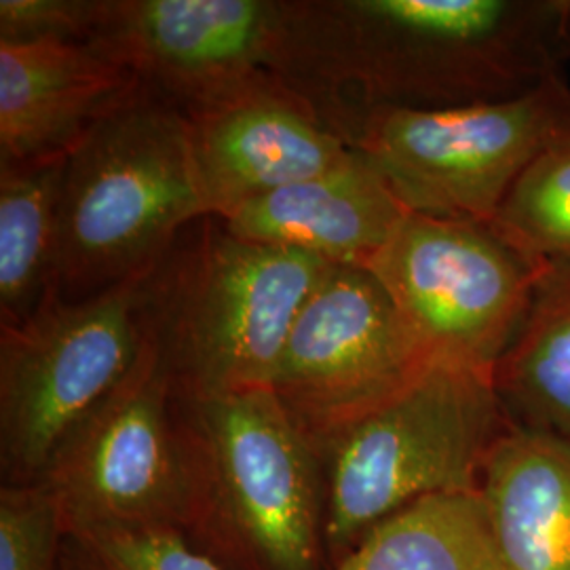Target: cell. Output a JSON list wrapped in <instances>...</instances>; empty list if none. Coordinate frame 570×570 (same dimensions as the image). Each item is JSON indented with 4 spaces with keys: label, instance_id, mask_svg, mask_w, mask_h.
<instances>
[{
    "label": "cell",
    "instance_id": "18",
    "mask_svg": "<svg viewBox=\"0 0 570 570\" xmlns=\"http://www.w3.org/2000/svg\"><path fill=\"white\" fill-rule=\"evenodd\" d=\"M63 167L0 165V327L26 322L53 287Z\"/></svg>",
    "mask_w": 570,
    "mask_h": 570
},
{
    "label": "cell",
    "instance_id": "3",
    "mask_svg": "<svg viewBox=\"0 0 570 570\" xmlns=\"http://www.w3.org/2000/svg\"><path fill=\"white\" fill-rule=\"evenodd\" d=\"M202 218L188 119L140 87L66 157L53 287L81 301L146 275Z\"/></svg>",
    "mask_w": 570,
    "mask_h": 570
},
{
    "label": "cell",
    "instance_id": "15",
    "mask_svg": "<svg viewBox=\"0 0 570 570\" xmlns=\"http://www.w3.org/2000/svg\"><path fill=\"white\" fill-rule=\"evenodd\" d=\"M480 494L499 570H570V442L511 423Z\"/></svg>",
    "mask_w": 570,
    "mask_h": 570
},
{
    "label": "cell",
    "instance_id": "9",
    "mask_svg": "<svg viewBox=\"0 0 570 570\" xmlns=\"http://www.w3.org/2000/svg\"><path fill=\"white\" fill-rule=\"evenodd\" d=\"M366 268L433 362L494 374L546 266L489 225L406 214Z\"/></svg>",
    "mask_w": 570,
    "mask_h": 570
},
{
    "label": "cell",
    "instance_id": "20",
    "mask_svg": "<svg viewBox=\"0 0 570 570\" xmlns=\"http://www.w3.org/2000/svg\"><path fill=\"white\" fill-rule=\"evenodd\" d=\"M63 570H225L169 527H117L63 534Z\"/></svg>",
    "mask_w": 570,
    "mask_h": 570
},
{
    "label": "cell",
    "instance_id": "6",
    "mask_svg": "<svg viewBox=\"0 0 570 570\" xmlns=\"http://www.w3.org/2000/svg\"><path fill=\"white\" fill-rule=\"evenodd\" d=\"M146 275L81 301L51 287L26 322L0 327L4 484L39 482L63 440L136 366Z\"/></svg>",
    "mask_w": 570,
    "mask_h": 570
},
{
    "label": "cell",
    "instance_id": "11",
    "mask_svg": "<svg viewBox=\"0 0 570 570\" xmlns=\"http://www.w3.org/2000/svg\"><path fill=\"white\" fill-rule=\"evenodd\" d=\"M282 30L284 0H102L87 47L193 115L273 75Z\"/></svg>",
    "mask_w": 570,
    "mask_h": 570
},
{
    "label": "cell",
    "instance_id": "16",
    "mask_svg": "<svg viewBox=\"0 0 570 570\" xmlns=\"http://www.w3.org/2000/svg\"><path fill=\"white\" fill-rule=\"evenodd\" d=\"M513 425L570 442V265H548L518 336L494 367Z\"/></svg>",
    "mask_w": 570,
    "mask_h": 570
},
{
    "label": "cell",
    "instance_id": "5",
    "mask_svg": "<svg viewBox=\"0 0 570 570\" xmlns=\"http://www.w3.org/2000/svg\"><path fill=\"white\" fill-rule=\"evenodd\" d=\"M63 532L207 524L209 459L188 402L157 348L142 353L42 473Z\"/></svg>",
    "mask_w": 570,
    "mask_h": 570
},
{
    "label": "cell",
    "instance_id": "13",
    "mask_svg": "<svg viewBox=\"0 0 570 570\" xmlns=\"http://www.w3.org/2000/svg\"><path fill=\"white\" fill-rule=\"evenodd\" d=\"M142 85L79 42H0V165L56 161Z\"/></svg>",
    "mask_w": 570,
    "mask_h": 570
},
{
    "label": "cell",
    "instance_id": "12",
    "mask_svg": "<svg viewBox=\"0 0 570 570\" xmlns=\"http://www.w3.org/2000/svg\"><path fill=\"white\" fill-rule=\"evenodd\" d=\"M186 119L207 216L220 220L289 184L326 174L355 153L271 72Z\"/></svg>",
    "mask_w": 570,
    "mask_h": 570
},
{
    "label": "cell",
    "instance_id": "19",
    "mask_svg": "<svg viewBox=\"0 0 570 570\" xmlns=\"http://www.w3.org/2000/svg\"><path fill=\"white\" fill-rule=\"evenodd\" d=\"M489 226L532 265H570V127L522 171Z\"/></svg>",
    "mask_w": 570,
    "mask_h": 570
},
{
    "label": "cell",
    "instance_id": "17",
    "mask_svg": "<svg viewBox=\"0 0 570 570\" xmlns=\"http://www.w3.org/2000/svg\"><path fill=\"white\" fill-rule=\"evenodd\" d=\"M332 570H499L480 489L431 494L391 513Z\"/></svg>",
    "mask_w": 570,
    "mask_h": 570
},
{
    "label": "cell",
    "instance_id": "22",
    "mask_svg": "<svg viewBox=\"0 0 570 570\" xmlns=\"http://www.w3.org/2000/svg\"><path fill=\"white\" fill-rule=\"evenodd\" d=\"M102 0H2L0 42H79L87 45L98 20Z\"/></svg>",
    "mask_w": 570,
    "mask_h": 570
},
{
    "label": "cell",
    "instance_id": "21",
    "mask_svg": "<svg viewBox=\"0 0 570 570\" xmlns=\"http://www.w3.org/2000/svg\"><path fill=\"white\" fill-rule=\"evenodd\" d=\"M63 522L41 482L0 490V570H56L63 548Z\"/></svg>",
    "mask_w": 570,
    "mask_h": 570
},
{
    "label": "cell",
    "instance_id": "7",
    "mask_svg": "<svg viewBox=\"0 0 570 570\" xmlns=\"http://www.w3.org/2000/svg\"><path fill=\"white\" fill-rule=\"evenodd\" d=\"M569 127L562 75L510 100L376 112L346 144L407 214L490 225L522 171Z\"/></svg>",
    "mask_w": 570,
    "mask_h": 570
},
{
    "label": "cell",
    "instance_id": "14",
    "mask_svg": "<svg viewBox=\"0 0 570 570\" xmlns=\"http://www.w3.org/2000/svg\"><path fill=\"white\" fill-rule=\"evenodd\" d=\"M406 214L374 165L355 150L326 174L239 207L223 225L245 242L366 268Z\"/></svg>",
    "mask_w": 570,
    "mask_h": 570
},
{
    "label": "cell",
    "instance_id": "4",
    "mask_svg": "<svg viewBox=\"0 0 570 570\" xmlns=\"http://www.w3.org/2000/svg\"><path fill=\"white\" fill-rule=\"evenodd\" d=\"M511 421L494 374L433 362L387 402L320 446L327 551L341 560L367 530L410 503L480 489Z\"/></svg>",
    "mask_w": 570,
    "mask_h": 570
},
{
    "label": "cell",
    "instance_id": "2",
    "mask_svg": "<svg viewBox=\"0 0 570 570\" xmlns=\"http://www.w3.org/2000/svg\"><path fill=\"white\" fill-rule=\"evenodd\" d=\"M326 261L254 244L207 216L142 284L146 336L188 402L271 387Z\"/></svg>",
    "mask_w": 570,
    "mask_h": 570
},
{
    "label": "cell",
    "instance_id": "8",
    "mask_svg": "<svg viewBox=\"0 0 570 570\" xmlns=\"http://www.w3.org/2000/svg\"><path fill=\"white\" fill-rule=\"evenodd\" d=\"M188 406L209 459L207 524L225 530L261 570H320L324 461L275 391L245 389Z\"/></svg>",
    "mask_w": 570,
    "mask_h": 570
},
{
    "label": "cell",
    "instance_id": "10",
    "mask_svg": "<svg viewBox=\"0 0 570 570\" xmlns=\"http://www.w3.org/2000/svg\"><path fill=\"white\" fill-rule=\"evenodd\" d=\"M431 364L367 268L330 266L289 330L271 389L320 450Z\"/></svg>",
    "mask_w": 570,
    "mask_h": 570
},
{
    "label": "cell",
    "instance_id": "1",
    "mask_svg": "<svg viewBox=\"0 0 570 570\" xmlns=\"http://www.w3.org/2000/svg\"><path fill=\"white\" fill-rule=\"evenodd\" d=\"M569 60L570 0H284L273 75L346 144L370 115L510 100Z\"/></svg>",
    "mask_w": 570,
    "mask_h": 570
}]
</instances>
